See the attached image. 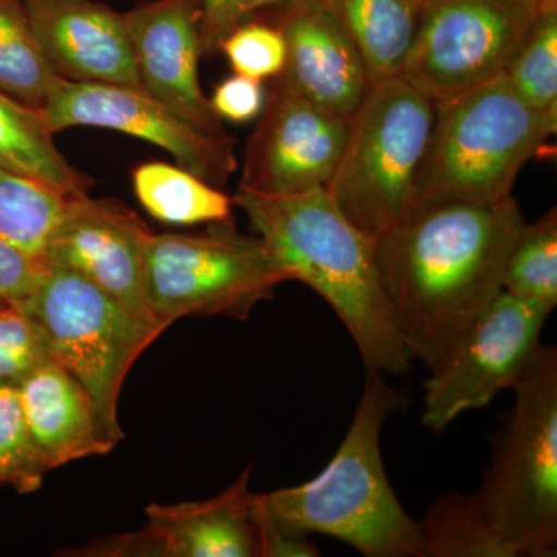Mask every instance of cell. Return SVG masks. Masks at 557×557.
Here are the masks:
<instances>
[{
  "label": "cell",
  "mask_w": 557,
  "mask_h": 557,
  "mask_svg": "<svg viewBox=\"0 0 557 557\" xmlns=\"http://www.w3.org/2000/svg\"><path fill=\"white\" fill-rule=\"evenodd\" d=\"M67 199L46 183L0 168V239L46 265Z\"/></svg>",
  "instance_id": "603a6c76"
},
{
  "label": "cell",
  "mask_w": 557,
  "mask_h": 557,
  "mask_svg": "<svg viewBox=\"0 0 557 557\" xmlns=\"http://www.w3.org/2000/svg\"><path fill=\"white\" fill-rule=\"evenodd\" d=\"M504 73L520 100L557 129V5L541 10Z\"/></svg>",
  "instance_id": "d4e9b609"
},
{
  "label": "cell",
  "mask_w": 557,
  "mask_h": 557,
  "mask_svg": "<svg viewBox=\"0 0 557 557\" xmlns=\"http://www.w3.org/2000/svg\"><path fill=\"white\" fill-rule=\"evenodd\" d=\"M252 467L219 496L177 505L150 504L145 530L134 534L137 555L260 557V528L249 478Z\"/></svg>",
  "instance_id": "e0dca14e"
},
{
  "label": "cell",
  "mask_w": 557,
  "mask_h": 557,
  "mask_svg": "<svg viewBox=\"0 0 557 557\" xmlns=\"http://www.w3.org/2000/svg\"><path fill=\"white\" fill-rule=\"evenodd\" d=\"M544 5L537 0H424L401 73L434 102L497 78Z\"/></svg>",
  "instance_id": "9c48e42d"
},
{
  "label": "cell",
  "mask_w": 557,
  "mask_h": 557,
  "mask_svg": "<svg viewBox=\"0 0 557 557\" xmlns=\"http://www.w3.org/2000/svg\"><path fill=\"white\" fill-rule=\"evenodd\" d=\"M145 278L150 314L166 329L188 317L247 319L278 285L295 281L269 245L239 233L233 219L199 236L150 231Z\"/></svg>",
  "instance_id": "52a82bcc"
},
{
  "label": "cell",
  "mask_w": 557,
  "mask_h": 557,
  "mask_svg": "<svg viewBox=\"0 0 557 557\" xmlns=\"http://www.w3.org/2000/svg\"><path fill=\"white\" fill-rule=\"evenodd\" d=\"M42 110L0 91V168L46 183L65 197L89 194L91 180L58 149Z\"/></svg>",
  "instance_id": "ffe728a7"
},
{
  "label": "cell",
  "mask_w": 557,
  "mask_h": 557,
  "mask_svg": "<svg viewBox=\"0 0 557 557\" xmlns=\"http://www.w3.org/2000/svg\"><path fill=\"white\" fill-rule=\"evenodd\" d=\"M50 67L70 83L141 86L123 13L95 0H22Z\"/></svg>",
  "instance_id": "9a60e30c"
},
{
  "label": "cell",
  "mask_w": 557,
  "mask_h": 557,
  "mask_svg": "<svg viewBox=\"0 0 557 557\" xmlns=\"http://www.w3.org/2000/svg\"><path fill=\"white\" fill-rule=\"evenodd\" d=\"M49 361H54L53 354L38 322L0 299V381L17 384Z\"/></svg>",
  "instance_id": "83f0119b"
},
{
  "label": "cell",
  "mask_w": 557,
  "mask_h": 557,
  "mask_svg": "<svg viewBox=\"0 0 557 557\" xmlns=\"http://www.w3.org/2000/svg\"><path fill=\"white\" fill-rule=\"evenodd\" d=\"M17 392L33 443L49 471L115 448L86 388L57 361L28 373Z\"/></svg>",
  "instance_id": "ac0fdd59"
},
{
  "label": "cell",
  "mask_w": 557,
  "mask_h": 557,
  "mask_svg": "<svg viewBox=\"0 0 557 557\" xmlns=\"http://www.w3.org/2000/svg\"><path fill=\"white\" fill-rule=\"evenodd\" d=\"M132 185L141 207L168 225H211L231 220L233 214L228 194L178 164H138L132 172Z\"/></svg>",
  "instance_id": "44dd1931"
},
{
  "label": "cell",
  "mask_w": 557,
  "mask_h": 557,
  "mask_svg": "<svg viewBox=\"0 0 557 557\" xmlns=\"http://www.w3.org/2000/svg\"><path fill=\"white\" fill-rule=\"evenodd\" d=\"M233 201L295 281L335 310L369 372H408L412 358L392 317L373 239L344 215L325 188L298 194L237 188Z\"/></svg>",
  "instance_id": "7a4b0ae2"
},
{
  "label": "cell",
  "mask_w": 557,
  "mask_h": 557,
  "mask_svg": "<svg viewBox=\"0 0 557 557\" xmlns=\"http://www.w3.org/2000/svg\"><path fill=\"white\" fill-rule=\"evenodd\" d=\"M434 104L412 209L437 201L508 199L520 171L556 134L520 100L505 73Z\"/></svg>",
  "instance_id": "277c9868"
},
{
  "label": "cell",
  "mask_w": 557,
  "mask_h": 557,
  "mask_svg": "<svg viewBox=\"0 0 557 557\" xmlns=\"http://www.w3.org/2000/svg\"><path fill=\"white\" fill-rule=\"evenodd\" d=\"M260 528V557H314L321 556L317 544L309 536L282 533L271 528Z\"/></svg>",
  "instance_id": "d6a6232c"
},
{
  "label": "cell",
  "mask_w": 557,
  "mask_h": 557,
  "mask_svg": "<svg viewBox=\"0 0 557 557\" xmlns=\"http://www.w3.org/2000/svg\"><path fill=\"white\" fill-rule=\"evenodd\" d=\"M278 9L276 25L287 46L278 78L307 100L348 119L370 84L354 40L325 0H292Z\"/></svg>",
  "instance_id": "2e32d148"
},
{
  "label": "cell",
  "mask_w": 557,
  "mask_h": 557,
  "mask_svg": "<svg viewBox=\"0 0 557 557\" xmlns=\"http://www.w3.org/2000/svg\"><path fill=\"white\" fill-rule=\"evenodd\" d=\"M292 0H201V57L219 53L220 46L231 32L251 20L262 10L278 9Z\"/></svg>",
  "instance_id": "f546056e"
},
{
  "label": "cell",
  "mask_w": 557,
  "mask_h": 557,
  "mask_svg": "<svg viewBox=\"0 0 557 557\" xmlns=\"http://www.w3.org/2000/svg\"><path fill=\"white\" fill-rule=\"evenodd\" d=\"M515 197L412 209L373 239L392 317L410 358L437 369L504 292L522 230Z\"/></svg>",
  "instance_id": "6da1fadb"
},
{
  "label": "cell",
  "mask_w": 557,
  "mask_h": 557,
  "mask_svg": "<svg viewBox=\"0 0 557 557\" xmlns=\"http://www.w3.org/2000/svg\"><path fill=\"white\" fill-rule=\"evenodd\" d=\"M426 557H512L475 504L472 494L450 493L418 522Z\"/></svg>",
  "instance_id": "cb8c5ba5"
},
{
  "label": "cell",
  "mask_w": 557,
  "mask_h": 557,
  "mask_svg": "<svg viewBox=\"0 0 557 557\" xmlns=\"http://www.w3.org/2000/svg\"><path fill=\"white\" fill-rule=\"evenodd\" d=\"M46 270L47 265L0 239V299L24 309Z\"/></svg>",
  "instance_id": "1f68e13d"
},
{
  "label": "cell",
  "mask_w": 557,
  "mask_h": 557,
  "mask_svg": "<svg viewBox=\"0 0 557 557\" xmlns=\"http://www.w3.org/2000/svg\"><path fill=\"white\" fill-rule=\"evenodd\" d=\"M435 104L403 76L370 83L348 116L346 143L325 190L375 239L413 208Z\"/></svg>",
  "instance_id": "8992f818"
},
{
  "label": "cell",
  "mask_w": 557,
  "mask_h": 557,
  "mask_svg": "<svg viewBox=\"0 0 557 557\" xmlns=\"http://www.w3.org/2000/svg\"><path fill=\"white\" fill-rule=\"evenodd\" d=\"M539 3H541V5H544V7H555L557 5V0H537Z\"/></svg>",
  "instance_id": "836d02e7"
},
{
  "label": "cell",
  "mask_w": 557,
  "mask_h": 557,
  "mask_svg": "<svg viewBox=\"0 0 557 557\" xmlns=\"http://www.w3.org/2000/svg\"><path fill=\"white\" fill-rule=\"evenodd\" d=\"M515 391L475 504L512 557L557 552V351L537 348Z\"/></svg>",
  "instance_id": "5b68a950"
},
{
  "label": "cell",
  "mask_w": 557,
  "mask_h": 557,
  "mask_svg": "<svg viewBox=\"0 0 557 557\" xmlns=\"http://www.w3.org/2000/svg\"><path fill=\"white\" fill-rule=\"evenodd\" d=\"M364 61L369 83L399 76L424 0H325Z\"/></svg>",
  "instance_id": "d6986e66"
},
{
  "label": "cell",
  "mask_w": 557,
  "mask_h": 557,
  "mask_svg": "<svg viewBox=\"0 0 557 557\" xmlns=\"http://www.w3.org/2000/svg\"><path fill=\"white\" fill-rule=\"evenodd\" d=\"M245 149L239 188L298 194L325 188L338 166L348 119L314 104L274 78Z\"/></svg>",
  "instance_id": "7c38bea8"
},
{
  "label": "cell",
  "mask_w": 557,
  "mask_h": 557,
  "mask_svg": "<svg viewBox=\"0 0 557 557\" xmlns=\"http://www.w3.org/2000/svg\"><path fill=\"white\" fill-rule=\"evenodd\" d=\"M40 110L54 134L83 126L123 132L166 150L178 166L218 188L239 164L233 138L212 137L143 86L64 79Z\"/></svg>",
  "instance_id": "8fae6325"
},
{
  "label": "cell",
  "mask_w": 557,
  "mask_h": 557,
  "mask_svg": "<svg viewBox=\"0 0 557 557\" xmlns=\"http://www.w3.org/2000/svg\"><path fill=\"white\" fill-rule=\"evenodd\" d=\"M201 0L139 2L123 13L141 86L212 137H230L199 81Z\"/></svg>",
  "instance_id": "5bb4252c"
},
{
  "label": "cell",
  "mask_w": 557,
  "mask_h": 557,
  "mask_svg": "<svg viewBox=\"0 0 557 557\" xmlns=\"http://www.w3.org/2000/svg\"><path fill=\"white\" fill-rule=\"evenodd\" d=\"M22 310L46 333L54 361L86 388L106 435L119 445L124 380L166 329L135 317L79 274L53 265H47Z\"/></svg>",
  "instance_id": "ba28073f"
},
{
  "label": "cell",
  "mask_w": 557,
  "mask_h": 557,
  "mask_svg": "<svg viewBox=\"0 0 557 557\" xmlns=\"http://www.w3.org/2000/svg\"><path fill=\"white\" fill-rule=\"evenodd\" d=\"M552 310L502 292L424 383L421 421L442 432L512 388L541 347Z\"/></svg>",
  "instance_id": "30bf717a"
},
{
  "label": "cell",
  "mask_w": 557,
  "mask_h": 557,
  "mask_svg": "<svg viewBox=\"0 0 557 557\" xmlns=\"http://www.w3.org/2000/svg\"><path fill=\"white\" fill-rule=\"evenodd\" d=\"M64 79L50 67L22 0H0V91L42 109Z\"/></svg>",
  "instance_id": "7402d4cb"
},
{
  "label": "cell",
  "mask_w": 557,
  "mask_h": 557,
  "mask_svg": "<svg viewBox=\"0 0 557 557\" xmlns=\"http://www.w3.org/2000/svg\"><path fill=\"white\" fill-rule=\"evenodd\" d=\"M405 398L383 373L369 372L346 437L327 467L309 482L255 494L259 527L282 533L324 534L368 557H426L417 520L388 482L381 431Z\"/></svg>",
  "instance_id": "3957f363"
},
{
  "label": "cell",
  "mask_w": 557,
  "mask_h": 557,
  "mask_svg": "<svg viewBox=\"0 0 557 557\" xmlns=\"http://www.w3.org/2000/svg\"><path fill=\"white\" fill-rule=\"evenodd\" d=\"M234 73L263 81L284 72L287 46L277 25L249 20L230 33L220 46Z\"/></svg>",
  "instance_id": "f1b7e54d"
},
{
  "label": "cell",
  "mask_w": 557,
  "mask_h": 557,
  "mask_svg": "<svg viewBox=\"0 0 557 557\" xmlns=\"http://www.w3.org/2000/svg\"><path fill=\"white\" fill-rule=\"evenodd\" d=\"M47 472L28 431L17 384L0 381V485L35 493Z\"/></svg>",
  "instance_id": "4316f807"
},
{
  "label": "cell",
  "mask_w": 557,
  "mask_h": 557,
  "mask_svg": "<svg viewBox=\"0 0 557 557\" xmlns=\"http://www.w3.org/2000/svg\"><path fill=\"white\" fill-rule=\"evenodd\" d=\"M504 292L516 298L557 306L556 208L533 223H523L505 273Z\"/></svg>",
  "instance_id": "484cf974"
},
{
  "label": "cell",
  "mask_w": 557,
  "mask_h": 557,
  "mask_svg": "<svg viewBox=\"0 0 557 557\" xmlns=\"http://www.w3.org/2000/svg\"><path fill=\"white\" fill-rule=\"evenodd\" d=\"M211 108L220 120L231 123H248L258 119L267 104L262 81L237 75L222 81L212 94Z\"/></svg>",
  "instance_id": "4dcf8cb0"
},
{
  "label": "cell",
  "mask_w": 557,
  "mask_h": 557,
  "mask_svg": "<svg viewBox=\"0 0 557 557\" xmlns=\"http://www.w3.org/2000/svg\"><path fill=\"white\" fill-rule=\"evenodd\" d=\"M149 233L134 211L116 201L94 199L89 194L69 197L47 248L46 265L79 274L135 317L159 324L146 298Z\"/></svg>",
  "instance_id": "4fadbf2b"
}]
</instances>
